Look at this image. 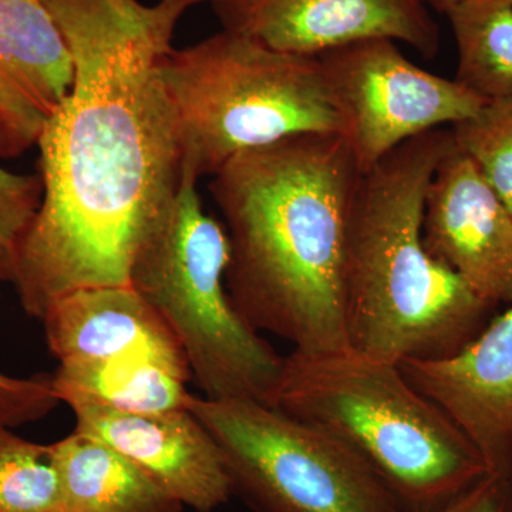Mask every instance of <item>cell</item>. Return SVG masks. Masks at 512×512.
I'll return each instance as SVG.
<instances>
[{"label":"cell","instance_id":"6da1fadb","mask_svg":"<svg viewBox=\"0 0 512 512\" xmlns=\"http://www.w3.org/2000/svg\"><path fill=\"white\" fill-rule=\"evenodd\" d=\"M74 80L39 141L43 200L16 266L20 306L130 285L137 252L183 181L177 111L161 66L178 23L211 0H40Z\"/></svg>","mask_w":512,"mask_h":512},{"label":"cell","instance_id":"7a4b0ae2","mask_svg":"<svg viewBox=\"0 0 512 512\" xmlns=\"http://www.w3.org/2000/svg\"><path fill=\"white\" fill-rule=\"evenodd\" d=\"M363 170L348 137L298 134L232 157L210 194L229 239L225 286L242 318L292 352L349 348L346 264Z\"/></svg>","mask_w":512,"mask_h":512},{"label":"cell","instance_id":"3957f363","mask_svg":"<svg viewBox=\"0 0 512 512\" xmlns=\"http://www.w3.org/2000/svg\"><path fill=\"white\" fill-rule=\"evenodd\" d=\"M453 147L450 128H434L362 175L346 264V330L356 352L394 363L443 359L490 322L494 306L424 247L427 188Z\"/></svg>","mask_w":512,"mask_h":512},{"label":"cell","instance_id":"277c9868","mask_svg":"<svg viewBox=\"0 0 512 512\" xmlns=\"http://www.w3.org/2000/svg\"><path fill=\"white\" fill-rule=\"evenodd\" d=\"M271 406L356 451L407 512L434 510L488 473L466 434L399 363L353 349L292 352Z\"/></svg>","mask_w":512,"mask_h":512},{"label":"cell","instance_id":"5b68a950","mask_svg":"<svg viewBox=\"0 0 512 512\" xmlns=\"http://www.w3.org/2000/svg\"><path fill=\"white\" fill-rule=\"evenodd\" d=\"M183 173L214 175L244 151L306 133L348 136L319 57L292 55L222 29L165 56Z\"/></svg>","mask_w":512,"mask_h":512},{"label":"cell","instance_id":"8992f818","mask_svg":"<svg viewBox=\"0 0 512 512\" xmlns=\"http://www.w3.org/2000/svg\"><path fill=\"white\" fill-rule=\"evenodd\" d=\"M197 183L183 173L173 201L134 258L130 285L173 332L202 397L271 406L285 357L229 298L228 234L205 212Z\"/></svg>","mask_w":512,"mask_h":512},{"label":"cell","instance_id":"52a82bcc","mask_svg":"<svg viewBox=\"0 0 512 512\" xmlns=\"http://www.w3.org/2000/svg\"><path fill=\"white\" fill-rule=\"evenodd\" d=\"M232 493L255 512H407L356 451L318 426L252 400L192 396Z\"/></svg>","mask_w":512,"mask_h":512},{"label":"cell","instance_id":"ba28073f","mask_svg":"<svg viewBox=\"0 0 512 512\" xmlns=\"http://www.w3.org/2000/svg\"><path fill=\"white\" fill-rule=\"evenodd\" d=\"M318 57L363 173L410 138L460 123L488 101L410 62L393 40H359Z\"/></svg>","mask_w":512,"mask_h":512},{"label":"cell","instance_id":"9c48e42d","mask_svg":"<svg viewBox=\"0 0 512 512\" xmlns=\"http://www.w3.org/2000/svg\"><path fill=\"white\" fill-rule=\"evenodd\" d=\"M222 29L309 57L365 39L406 43L426 59L440 28L426 0H211Z\"/></svg>","mask_w":512,"mask_h":512},{"label":"cell","instance_id":"30bf717a","mask_svg":"<svg viewBox=\"0 0 512 512\" xmlns=\"http://www.w3.org/2000/svg\"><path fill=\"white\" fill-rule=\"evenodd\" d=\"M423 242L488 305L512 302V215L456 143L427 188Z\"/></svg>","mask_w":512,"mask_h":512},{"label":"cell","instance_id":"8fae6325","mask_svg":"<svg viewBox=\"0 0 512 512\" xmlns=\"http://www.w3.org/2000/svg\"><path fill=\"white\" fill-rule=\"evenodd\" d=\"M399 366L466 434L488 473L512 477V302L454 355Z\"/></svg>","mask_w":512,"mask_h":512},{"label":"cell","instance_id":"7c38bea8","mask_svg":"<svg viewBox=\"0 0 512 512\" xmlns=\"http://www.w3.org/2000/svg\"><path fill=\"white\" fill-rule=\"evenodd\" d=\"M69 407L77 433L119 451L185 508L212 512L234 497L220 448L190 410L138 414L93 403Z\"/></svg>","mask_w":512,"mask_h":512},{"label":"cell","instance_id":"4fadbf2b","mask_svg":"<svg viewBox=\"0 0 512 512\" xmlns=\"http://www.w3.org/2000/svg\"><path fill=\"white\" fill-rule=\"evenodd\" d=\"M72 57L40 0H0V160L37 146L69 94Z\"/></svg>","mask_w":512,"mask_h":512},{"label":"cell","instance_id":"5bb4252c","mask_svg":"<svg viewBox=\"0 0 512 512\" xmlns=\"http://www.w3.org/2000/svg\"><path fill=\"white\" fill-rule=\"evenodd\" d=\"M40 322L59 365L143 356L190 370L173 332L131 285L67 293L50 303Z\"/></svg>","mask_w":512,"mask_h":512},{"label":"cell","instance_id":"9a60e30c","mask_svg":"<svg viewBox=\"0 0 512 512\" xmlns=\"http://www.w3.org/2000/svg\"><path fill=\"white\" fill-rule=\"evenodd\" d=\"M62 512H183L141 468L103 441L73 431L49 444Z\"/></svg>","mask_w":512,"mask_h":512},{"label":"cell","instance_id":"2e32d148","mask_svg":"<svg viewBox=\"0 0 512 512\" xmlns=\"http://www.w3.org/2000/svg\"><path fill=\"white\" fill-rule=\"evenodd\" d=\"M190 370L151 357L59 365L53 383L59 400L93 403L117 412L153 414L187 410Z\"/></svg>","mask_w":512,"mask_h":512},{"label":"cell","instance_id":"e0dca14e","mask_svg":"<svg viewBox=\"0 0 512 512\" xmlns=\"http://www.w3.org/2000/svg\"><path fill=\"white\" fill-rule=\"evenodd\" d=\"M447 16L457 82L485 100L512 99V0H467Z\"/></svg>","mask_w":512,"mask_h":512},{"label":"cell","instance_id":"ac0fdd59","mask_svg":"<svg viewBox=\"0 0 512 512\" xmlns=\"http://www.w3.org/2000/svg\"><path fill=\"white\" fill-rule=\"evenodd\" d=\"M62 511V490L49 444L0 427V512Z\"/></svg>","mask_w":512,"mask_h":512},{"label":"cell","instance_id":"d6986e66","mask_svg":"<svg viewBox=\"0 0 512 512\" xmlns=\"http://www.w3.org/2000/svg\"><path fill=\"white\" fill-rule=\"evenodd\" d=\"M450 130L512 215V99L488 100Z\"/></svg>","mask_w":512,"mask_h":512},{"label":"cell","instance_id":"ffe728a7","mask_svg":"<svg viewBox=\"0 0 512 512\" xmlns=\"http://www.w3.org/2000/svg\"><path fill=\"white\" fill-rule=\"evenodd\" d=\"M43 200L40 175L0 165V288L13 285L19 252Z\"/></svg>","mask_w":512,"mask_h":512},{"label":"cell","instance_id":"44dd1931","mask_svg":"<svg viewBox=\"0 0 512 512\" xmlns=\"http://www.w3.org/2000/svg\"><path fill=\"white\" fill-rule=\"evenodd\" d=\"M60 403L53 375L16 377L0 372V427L15 430L36 423Z\"/></svg>","mask_w":512,"mask_h":512},{"label":"cell","instance_id":"7402d4cb","mask_svg":"<svg viewBox=\"0 0 512 512\" xmlns=\"http://www.w3.org/2000/svg\"><path fill=\"white\" fill-rule=\"evenodd\" d=\"M429 512H512V477L487 473Z\"/></svg>","mask_w":512,"mask_h":512},{"label":"cell","instance_id":"603a6c76","mask_svg":"<svg viewBox=\"0 0 512 512\" xmlns=\"http://www.w3.org/2000/svg\"><path fill=\"white\" fill-rule=\"evenodd\" d=\"M467 2V0H426L429 8L437 10V12L444 13L447 15L450 10L457 8L461 3Z\"/></svg>","mask_w":512,"mask_h":512}]
</instances>
